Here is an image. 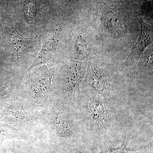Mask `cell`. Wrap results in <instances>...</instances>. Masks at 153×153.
I'll return each instance as SVG.
<instances>
[{"mask_svg":"<svg viewBox=\"0 0 153 153\" xmlns=\"http://www.w3.org/2000/svg\"><path fill=\"white\" fill-rule=\"evenodd\" d=\"M85 69L82 62L74 60L71 62L68 68L67 87L68 92L72 97L79 90V85L84 78Z\"/></svg>","mask_w":153,"mask_h":153,"instance_id":"4","label":"cell"},{"mask_svg":"<svg viewBox=\"0 0 153 153\" xmlns=\"http://www.w3.org/2000/svg\"><path fill=\"white\" fill-rule=\"evenodd\" d=\"M89 83L94 92L103 96H107L109 94L106 78L96 64H93L91 66Z\"/></svg>","mask_w":153,"mask_h":153,"instance_id":"6","label":"cell"},{"mask_svg":"<svg viewBox=\"0 0 153 153\" xmlns=\"http://www.w3.org/2000/svg\"><path fill=\"white\" fill-rule=\"evenodd\" d=\"M76 153H84L78 152ZM98 153H138V150H131L126 147L125 143L124 142L119 147L115 148H109L106 150Z\"/></svg>","mask_w":153,"mask_h":153,"instance_id":"12","label":"cell"},{"mask_svg":"<svg viewBox=\"0 0 153 153\" xmlns=\"http://www.w3.org/2000/svg\"><path fill=\"white\" fill-rule=\"evenodd\" d=\"M12 45L18 53L24 54L32 48L33 40L21 36L16 30L14 32L12 38Z\"/></svg>","mask_w":153,"mask_h":153,"instance_id":"9","label":"cell"},{"mask_svg":"<svg viewBox=\"0 0 153 153\" xmlns=\"http://www.w3.org/2000/svg\"><path fill=\"white\" fill-rule=\"evenodd\" d=\"M76 51L77 54L80 56H83L85 55V49H86V44L81 37H79L76 40L75 43Z\"/></svg>","mask_w":153,"mask_h":153,"instance_id":"13","label":"cell"},{"mask_svg":"<svg viewBox=\"0 0 153 153\" xmlns=\"http://www.w3.org/2000/svg\"><path fill=\"white\" fill-rule=\"evenodd\" d=\"M5 114L9 120L14 123L22 122L26 119L25 111L19 105H12L6 109Z\"/></svg>","mask_w":153,"mask_h":153,"instance_id":"10","label":"cell"},{"mask_svg":"<svg viewBox=\"0 0 153 153\" xmlns=\"http://www.w3.org/2000/svg\"><path fill=\"white\" fill-rule=\"evenodd\" d=\"M47 41L44 42L41 52L30 66L29 70L38 65L46 63L51 59L52 54L56 50V45L53 40Z\"/></svg>","mask_w":153,"mask_h":153,"instance_id":"8","label":"cell"},{"mask_svg":"<svg viewBox=\"0 0 153 153\" xmlns=\"http://www.w3.org/2000/svg\"><path fill=\"white\" fill-rule=\"evenodd\" d=\"M53 69L46 66L38 68L31 78V88L34 94L38 97L45 98L48 96L51 88Z\"/></svg>","mask_w":153,"mask_h":153,"instance_id":"3","label":"cell"},{"mask_svg":"<svg viewBox=\"0 0 153 153\" xmlns=\"http://www.w3.org/2000/svg\"><path fill=\"white\" fill-rule=\"evenodd\" d=\"M140 24L141 30L139 37L124 63L125 66L137 63L145 49L152 41V26L145 23L142 19L140 20Z\"/></svg>","mask_w":153,"mask_h":153,"instance_id":"2","label":"cell"},{"mask_svg":"<svg viewBox=\"0 0 153 153\" xmlns=\"http://www.w3.org/2000/svg\"><path fill=\"white\" fill-rule=\"evenodd\" d=\"M85 105L86 118L94 127L102 130L110 128L113 119L104 100L94 95H88Z\"/></svg>","mask_w":153,"mask_h":153,"instance_id":"1","label":"cell"},{"mask_svg":"<svg viewBox=\"0 0 153 153\" xmlns=\"http://www.w3.org/2000/svg\"><path fill=\"white\" fill-rule=\"evenodd\" d=\"M53 123L56 133L62 137H69L73 134L74 127L71 118L63 109L55 111L53 116Z\"/></svg>","mask_w":153,"mask_h":153,"instance_id":"5","label":"cell"},{"mask_svg":"<svg viewBox=\"0 0 153 153\" xmlns=\"http://www.w3.org/2000/svg\"><path fill=\"white\" fill-rule=\"evenodd\" d=\"M102 21L105 27L111 34L115 36L120 35L122 31L121 23L114 13L108 11L103 13Z\"/></svg>","mask_w":153,"mask_h":153,"instance_id":"7","label":"cell"},{"mask_svg":"<svg viewBox=\"0 0 153 153\" xmlns=\"http://www.w3.org/2000/svg\"><path fill=\"white\" fill-rule=\"evenodd\" d=\"M11 136L4 129L0 128V143L6 139L10 138Z\"/></svg>","mask_w":153,"mask_h":153,"instance_id":"14","label":"cell"},{"mask_svg":"<svg viewBox=\"0 0 153 153\" xmlns=\"http://www.w3.org/2000/svg\"><path fill=\"white\" fill-rule=\"evenodd\" d=\"M24 9L26 19L30 23H33L35 21L36 17L35 4L32 1H26L24 4Z\"/></svg>","mask_w":153,"mask_h":153,"instance_id":"11","label":"cell"}]
</instances>
